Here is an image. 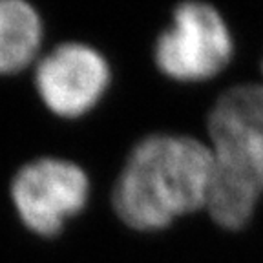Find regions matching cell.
I'll use <instances>...</instances> for the list:
<instances>
[{
    "mask_svg": "<svg viewBox=\"0 0 263 263\" xmlns=\"http://www.w3.org/2000/svg\"><path fill=\"white\" fill-rule=\"evenodd\" d=\"M212 154L203 137L152 132L124 156L108 189V205L128 230L161 232L206 210Z\"/></svg>",
    "mask_w": 263,
    "mask_h": 263,
    "instance_id": "6da1fadb",
    "label": "cell"
},
{
    "mask_svg": "<svg viewBox=\"0 0 263 263\" xmlns=\"http://www.w3.org/2000/svg\"><path fill=\"white\" fill-rule=\"evenodd\" d=\"M203 139L212 154L205 214L223 229H243L263 199L261 79L234 82L216 97Z\"/></svg>",
    "mask_w": 263,
    "mask_h": 263,
    "instance_id": "7a4b0ae2",
    "label": "cell"
},
{
    "mask_svg": "<svg viewBox=\"0 0 263 263\" xmlns=\"http://www.w3.org/2000/svg\"><path fill=\"white\" fill-rule=\"evenodd\" d=\"M44 26L24 0H0V75H15L39 61Z\"/></svg>",
    "mask_w": 263,
    "mask_h": 263,
    "instance_id": "8992f818",
    "label": "cell"
},
{
    "mask_svg": "<svg viewBox=\"0 0 263 263\" xmlns=\"http://www.w3.org/2000/svg\"><path fill=\"white\" fill-rule=\"evenodd\" d=\"M9 196L16 216L29 232L53 238L61 234L66 221L88 206L91 179L73 161L41 157L16 170Z\"/></svg>",
    "mask_w": 263,
    "mask_h": 263,
    "instance_id": "277c9868",
    "label": "cell"
},
{
    "mask_svg": "<svg viewBox=\"0 0 263 263\" xmlns=\"http://www.w3.org/2000/svg\"><path fill=\"white\" fill-rule=\"evenodd\" d=\"M114 66L104 51L86 42H64L35 64V90L51 114L79 119L104 103Z\"/></svg>",
    "mask_w": 263,
    "mask_h": 263,
    "instance_id": "5b68a950",
    "label": "cell"
},
{
    "mask_svg": "<svg viewBox=\"0 0 263 263\" xmlns=\"http://www.w3.org/2000/svg\"><path fill=\"white\" fill-rule=\"evenodd\" d=\"M234 35L210 0H176L152 46L154 66L177 84H209L230 68Z\"/></svg>",
    "mask_w": 263,
    "mask_h": 263,
    "instance_id": "3957f363",
    "label": "cell"
},
{
    "mask_svg": "<svg viewBox=\"0 0 263 263\" xmlns=\"http://www.w3.org/2000/svg\"><path fill=\"white\" fill-rule=\"evenodd\" d=\"M261 81H263V61H261Z\"/></svg>",
    "mask_w": 263,
    "mask_h": 263,
    "instance_id": "52a82bcc",
    "label": "cell"
}]
</instances>
